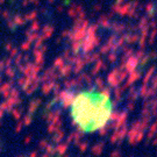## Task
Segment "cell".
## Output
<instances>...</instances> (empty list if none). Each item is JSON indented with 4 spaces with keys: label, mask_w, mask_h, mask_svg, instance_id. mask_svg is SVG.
I'll use <instances>...</instances> for the list:
<instances>
[{
    "label": "cell",
    "mask_w": 157,
    "mask_h": 157,
    "mask_svg": "<svg viewBox=\"0 0 157 157\" xmlns=\"http://www.w3.org/2000/svg\"><path fill=\"white\" fill-rule=\"evenodd\" d=\"M72 116L80 129L94 131L104 126L112 112L111 100L101 93L84 92L72 104Z\"/></svg>",
    "instance_id": "cell-1"
}]
</instances>
